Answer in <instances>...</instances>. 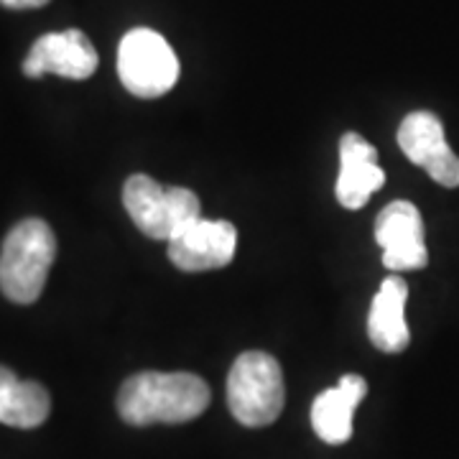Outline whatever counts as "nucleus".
<instances>
[{
	"mask_svg": "<svg viewBox=\"0 0 459 459\" xmlns=\"http://www.w3.org/2000/svg\"><path fill=\"white\" fill-rule=\"evenodd\" d=\"M210 406V385L192 373H138L117 394V413L131 427L184 424Z\"/></svg>",
	"mask_w": 459,
	"mask_h": 459,
	"instance_id": "f257e3e1",
	"label": "nucleus"
},
{
	"mask_svg": "<svg viewBox=\"0 0 459 459\" xmlns=\"http://www.w3.org/2000/svg\"><path fill=\"white\" fill-rule=\"evenodd\" d=\"M54 258L56 238L49 225L39 217L18 222L0 250V291L13 304H33L47 286Z\"/></svg>",
	"mask_w": 459,
	"mask_h": 459,
	"instance_id": "f03ea898",
	"label": "nucleus"
},
{
	"mask_svg": "<svg viewBox=\"0 0 459 459\" xmlns=\"http://www.w3.org/2000/svg\"><path fill=\"white\" fill-rule=\"evenodd\" d=\"M286 388L279 360L261 350L243 352L228 376V406L243 427L273 424L283 411Z\"/></svg>",
	"mask_w": 459,
	"mask_h": 459,
	"instance_id": "7ed1b4c3",
	"label": "nucleus"
},
{
	"mask_svg": "<svg viewBox=\"0 0 459 459\" xmlns=\"http://www.w3.org/2000/svg\"><path fill=\"white\" fill-rule=\"evenodd\" d=\"M123 204L135 228L153 240H171L199 220V197L184 186H161L146 174H133L123 186Z\"/></svg>",
	"mask_w": 459,
	"mask_h": 459,
	"instance_id": "20e7f679",
	"label": "nucleus"
},
{
	"mask_svg": "<svg viewBox=\"0 0 459 459\" xmlns=\"http://www.w3.org/2000/svg\"><path fill=\"white\" fill-rule=\"evenodd\" d=\"M117 74L135 98H161L179 80V59L161 33L133 29L117 47Z\"/></svg>",
	"mask_w": 459,
	"mask_h": 459,
	"instance_id": "39448f33",
	"label": "nucleus"
},
{
	"mask_svg": "<svg viewBox=\"0 0 459 459\" xmlns=\"http://www.w3.org/2000/svg\"><path fill=\"white\" fill-rule=\"evenodd\" d=\"M376 240L383 247V265L388 271H419L429 263L421 212L398 199L383 207L376 220Z\"/></svg>",
	"mask_w": 459,
	"mask_h": 459,
	"instance_id": "423d86ee",
	"label": "nucleus"
},
{
	"mask_svg": "<svg viewBox=\"0 0 459 459\" xmlns=\"http://www.w3.org/2000/svg\"><path fill=\"white\" fill-rule=\"evenodd\" d=\"M398 146L411 164L421 166L442 186H459V156L446 143L442 120L434 113L406 115L398 128Z\"/></svg>",
	"mask_w": 459,
	"mask_h": 459,
	"instance_id": "0eeeda50",
	"label": "nucleus"
},
{
	"mask_svg": "<svg viewBox=\"0 0 459 459\" xmlns=\"http://www.w3.org/2000/svg\"><path fill=\"white\" fill-rule=\"evenodd\" d=\"M235 247L238 230L232 222L199 217L169 240V258L179 271L199 273L225 268L235 258Z\"/></svg>",
	"mask_w": 459,
	"mask_h": 459,
	"instance_id": "6e6552de",
	"label": "nucleus"
},
{
	"mask_svg": "<svg viewBox=\"0 0 459 459\" xmlns=\"http://www.w3.org/2000/svg\"><path fill=\"white\" fill-rule=\"evenodd\" d=\"M98 51L80 29L44 33L33 41L23 62V74L39 80L44 74H59L66 80H87L98 69Z\"/></svg>",
	"mask_w": 459,
	"mask_h": 459,
	"instance_id": "1a4fd4ad",
	"label": "nucleus"
},
{
	"mask_svg": "<svg viewBox=\"0 0 459 459\" xmlns=\"http://www.w3.org/2000/svg\"><path fill=\"white\" fill-rule=\"evenodd\" d=\"M385 184V171L377 166V151L358 133H344L340 141L337 199L344 210H360Z\"/></svg>",
	"mask_w": 459,
	"mask_h": 459,
	"instance_id": "9d476101",
	"label": "nucleus"
},
{
	"mask_svg": "<svg viewBox=\"0 0 459 459\" xmlns=\"http://www.w3.org/2000/svg\"><path fill=\"white\" fill-rule=\"evenodd\" d=\"M368 394L362 376H342L334 388H327L314 398L312 427L316 437L327 444H344L352 439V416Z\"/></svg>",
	"mask_w": 459,
	"mask_h": 459,
	"instance_id": "9b49d317",
	"label": "nucleus"
},
{
	"mask_svg": "<svg viewBox=\"0 0 459 459\" xmlns=\"http://www.w3.org/2000/svg\"><path fill=\"white\" fill-rule=\"evenodd\" d=\"M406 301H409L406 281L391 276L380 283V291L373 299L368 314V337L380 352H403L411 342Z\"/></svg>",
	"mask_w": 459,
	"mask_h": 459,
	"instance_id": "f8f14e48",
	"label": "nucleus"
},
{
	"mask_svg": "<svg viewBox=\"0 0 459 459\" xmlns=\"http://www.w3.org/2000/svg\"><path fill=\"white\" fill-rule=\"evenodd\" d=\"M51 398L36 380L21 377L0 365V424L16 429H36L49 419Z\"/></svg>",
	"mask_w": 459,
	"mask_h": 459,
	"instance_id": "ddd939ff",
	"label": "nucleus"
},
{
	"mask_svg": "<svg viewBox=\"0 0 459 459\" xmlns=\"http://www.w3.org/2000/svg\"><path fill=\"white\" fill-rule=\"evenodd\" d=\"M49 0H0V5L5 8H13V11H29V8H41L47 5Z\"/></svg>",
	"mask_w": 459,
	"mask_h": 459,
	"instance_id": "4468645a",
	"label": "nucleus"
}]
</instances>
